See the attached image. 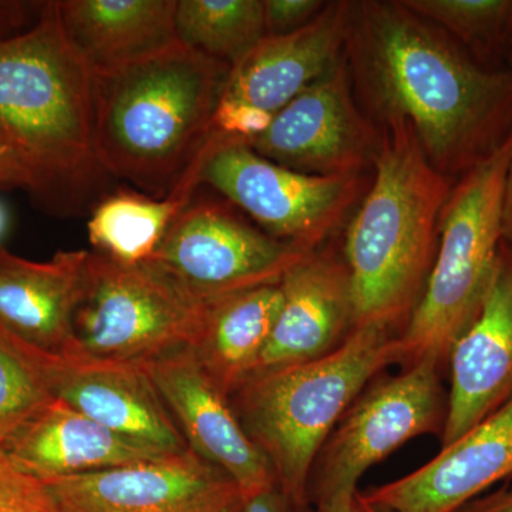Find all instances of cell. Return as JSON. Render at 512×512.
<instances>
[{
	"mask_svg": "<svg viewBox=\"0 0 512 512\" xmlns=\"http://www.w3.org/2000/svg\"><path fill=\"white\" fill-rule=\"evenodd\" d=\"M201 185H210L262 231L316 251L342 225L362 194L360 175L322 177L266 160L241 138L212 130Z\"/></svg>",
	"mask_w": 512,
	"mask_h": 512,
	"instance_id": "8",
	"label": "cell"
},
{
	"mask_svg": "<svg viewBox=\"0 0 512 512\" xmlns=\"http://www.w3.org/2000/svg\"><path fill=\"white\" fill-rule=\"evenodd\" d=\"M241 512H299L278 487L245 500Z\"/></svg>",
	"mask_w": 512,
	"mask_h": 512,
	"instance_id": "32",
	"label": "cell"
},
{
	"mask_svg": "<svg viewBox=\"0 0 512 512\" xmlns=\"http://www.w3.org/2000/svg\"><path fill=\"white\" fill-rule=\"evenodd\" d=\"M201 187L200 171L192 167L167 198L133 190L111 192L90 214V242L97 254L120 264H144Z\"/></svg>",
	"mask_w": 512,
	"mask_h": 512,
	"instance_id": "23",
	"label": "cell"
},
{
	"mask_svg": "<svg viewBox=\"0 0 512 512\" xmlns=\"http://www.w3.org/2000/svg\"><path fill=\"white\" fill-rule=\"evenodd\" d=\"M281 306L279 284L210 302L200 335L190 349L228 397L254 375Z\"/></svg>",
	"mask_w": 512,
	"mask_h": 512,
	"instance_id": "22",
	"label": "cell"
},
{
	"mask_svg": "<svg viewBox=\"0 0 512 512\" xmlns=\"http://www.w3.org/2000/svg\"><path fill=\"white\" fill-rule=\"evenodd\" d=\"M70 45L93 73L116 69L178 42L177 0H57Z\"/></svg>",
	"mask_w": 512,
	"mask_h": 512,
	"instance_id": "21",
	"label": "cell"
},
{
	"mask_svg": "<svg viewBox=\"0 0 512 512\" xmlns=\"http://www.w3.org/2000/svg\"><path fill=\"white\" fill-rule=\"evenodd\" d=\"M33 6L32 3L18 0H0V43L25 32L23 28Z\"/></svg>",
	"mask_w": 512,
	"mask_h": 512,
	"instance_id": "30",
	"label": "cell"
},
{
	"mask_svg": "<svg viewBox=\"0 0 512 512\" xmlns=\"http://www.w3.org/2000/svg\"><path fill=\"white\" fill-rule=\"evenodd\" d=\"M177 37L185 46L237 66L266 36L264 0H177Z\"/></svg>",
	"mask_w": 512,
	"mask_h": 512,
	"instance_id": "24",
	"label": "cell"
},
{
	"mask_svg": "<svg viewBox=\"0 0 512 512\" xmlns=\"http://www.w3.org/2000/svg\"><path fill=\"white\" fill-rule=\"evenodd\" d=\"M6 225V215L5 211L0 208V235H2L3 229H5Z\"/></svg>",
	"mask_w": 512,
	"mask_h": 512,
	"instance_id": "36",
	"label": "cell"
},
{
	"mask_svg": "<svg viewBox=\"0 0 512 512\" xmlns=\"http://www.w3.org/2000/svg\"><path fill=\"white\" fill-rule=\"evenodd\" d=\"M441 367L421 360L396 376L373 380L320 448L309 478V503L355 493L367 470L426 434H443L448 392Z\"/></svg>",
	"mask_w": 512,
	"mask_h": 512,
	"instance_id": "9",
	"label": "cell"
},
{
	"mask_svg": "<svg viewBox=\"0 0 512 512\" xmlns=\"http://www.w3.org/2000/svg\"><path fill=\"white\" fill-rule=\"evenodd\" d=\"M192 453L220 468L244 500L278 487L264 454L239 423L227 394L202 369L190 348L143 363Z\"/></svg>",
	"mask_w": 512,
	"mask_h": 512,
	"instance_id": "13",
	"label": "cell"
},
{
	"mask_svg": "<svg viewBox=\"0 0 512 512\" xmlns=\"http://www.w3.org/2000/svg\"><path fill=\"white\" fill-rule=\"evenodd\" d=\"M279 286L281 311L255 373L318 359L355 329L348 266L328 249L309 252Z\"/></svg>",
	"mask_w": 512,
	"mask_h": 512,
	"instance_id": "17",
	"label": "cell"
},
{
	"mask_svg": "<svg viewBox=\"0 0 512 512\" xmlns=\"http://www.w3.org/2000/svg\"><path fill=\"white\" fill-rule=\"evenodd\" d=\"M89 254L63 251L36 262L0 247V326L45 352L73 350Z\"/></svg>",
	"mask_w": 512,
	"mask_h": 512,
	"instance_id": "20",
	"label": "cell"
},
{
	"mask_svg": "<svg viewBox=\"0 0 512 512\" xmlns=\"http://www.w3.org/2000/svg\"><path fill=\"white\" fill-rule=\"evenodd\" d=\"M456 512H512V483L478 495Z\"/></svg>",
	"mask_w": 512,
	"mask_h": 512,
	"instance_id": "31",
	"label": "cell"
},
{
	"mask_svg": "<svg viewBox=\"0 0 512 512\" xmlns=\"http://www.w3.org/2000/svg\"><path fill=\"white\" fill-rule=\"evenodd\" d=\"M55 353L0 326V450L22 424L55 399Z\"/></svg>",
	"mask_w": 512,
	"mask_h": 512,
	"instance_id": "26",
	"label": "cell"
},
{
	"mask_svg": "<svg viewBox=\"0 0 512 512\" xmlns=\"http://www.w3.org/2000/svg\"><path fill=\"white\" fill-rule=\"evenodd\" d=\"M208 306L148 262L120 264L90 252L70 352L144 363L191 348Z\"/></svg>",
	"mask_w": 512,
	"mask_h": 512,
	"instance_id": "7",
	"label": "cell"
},
{
	"mask_svg": "<svg viewBox=\"0 0 512 512\" xmlns=\"http://www.w3.org/2000/svg\"><path fill=\"white\" fill-rule=\"evenodd\" d=\"M399 333L360 326L332 352L261 370L229 396L239 423L299 512L309 510V478L320 448L359 394L400 365Z\"/></svg>",
	"mask_w": 512,
	"mask_h": 512,
	"instance_id": "5",
	"label": "cell"
},
{
	"mask_svg": "<svg viewBox=\"0 0 512 512\" xmlns=\"http://www.w3.org/2000/svg\"><path fill=\"white\" fill-rule=\"evenodd\" d=\"M2 450L19 470L43 483L171 456L114 433L57 397L22 424Z\"/></svg>",
	"mask_w": 512,
	"mask_h": 512,
	"instance_id": "19",
	"label": "cell"
},
{
	"mask_svg": "<svg viewBox=\"0 0 512 512\" xmlns=\"http://www.w3.org/2000/svg\"><path fill=\"white\" fill-rule=\"evenodd\" d=\"M316 512H383L379 508L373 507L367 503L363 497L362 491L356 490L355 493L340 495L316 505Z\"/></svg>",
	"mask_w": 512,
	"mask_h": 512,
	"instance_id": "34",
	"label": "cell"
},
{
	"mask_svg": "<svg viewBox=\"0 0 512 512\" xmlns=\"http://www.w3.org/2000/svg\"><path fill=\"white\" fill-rule=\"evenodd\" d=\"M382 133L375 180L350 221L343 259L355 328L397 333L426 289L454 181L431 165L409 124H389Z\"/></svg>",
	"mask_w": 512,
	"mask_h": 512,
	"instance_id": "4",
	"label": "cell"
},
{
	"mask_svg": "<svg viewBox=\"0 0 512 512\" xmlns=\"http://www.w3.org/2000/svg\"><path fill=\"white\" fill-rule=\"evenodd\" d=\"M266 35L281 36L308 25L322 12L323 0H264Z\"/></svg>",
	"mask_w": 512,
	"mask_h": 512,
	"instance_id": "29",
	"label": "cell"
},
{
	"mask_svg": "<svg viewBox=\"0 0 512 512\" xmlns=\"http://www.w3.org/2000/svg\"><path fill=\"white\" fill-rule=\"evenodd\" d=\"M308 254L266 234L225 198L194 195L147 262L200 301L214 302L281 284Z\"/></svg>",
	"mask_w": 512,
	"mask_h": 512,
	"instance_id": "10",
	"label": "cell"
},
{
	"mask_svg": "<svg viewBox=\"0 0 512 512\" xmlns=\"http://www.w3.org/2000/svg\"><path fill=\"white\" fill-rule=\"evenodd\" d=\"M512 136L457 180L440 217L436 261L419 305L399 333L400 365L443 369L483 308L504 242L505 177Z\"/></svg>",
	"mask_w": 512,
	"mask_h": 512,
	"instance_id": "6",
	"label": "cell"
},
{
	"mask_svg": "<svg viewBox=\"0 0 512 512\" xmlns=\"http://www.w3.org/2000/svg\"><path fill=\"white\" fill-rule=\"evenodd\" d=\"M93 86L56 2H43L32 28L0 43V141L33 202L55 217L92 214L116 191L97 150Z\"/></svg>",
	"mask_w": 512,
	"mask_h": 512,
	"instance_id": "2",
	"label": "cell"
},
{
	"mask_svg": "<svg viewBox=\"0 0 512 512\" xmlns=\"http://www.w3.org/2000/svg\"><path fill=\"white\" fill-rule=\"evenodd\" d=\"M488 69L512 66V0H402Z\"/></svg>",
	"mask_w": 512,
	"mask_h": 512,
	"instance_id": "25",
	"label": "cell"
},
{
	"mask_svg": "<svg viewBox=\"0 0 512 512\" xmlns=\"http://www.w3.org/2000/svg\"><path fill=\"white\" fill-rule=\"evenodd\" d=\"M0 512H62L43 481L19 470L0 450Z\"/></svg>",
	"mask_w": 512,
	"mask_h": 512,
	"instance_id": "27",
	"label": "cell"
},
{
	"mask_svg": "<svg viewBox=\"0 0 512 512\" xmlns=\"http://www.w3.org/2000/svg\"><path fill=\"white\" fill-rule=\"evenodd\" d=\"M55 396L114 433L167 454L190 450L143 363L56 355Z\"/></svg>",
	"mask_w": 512,
	"mask_h": 512,
	"instance_id": "16",
	"label": "cell"
},
{
	"mask_svg": "<svg viewBox=\"0 0 512 512\" xmlns=\"http://www.w3.org/2000/svg\"><path fill=\"white\" fill-rule=\"evenodd\" d=\"M231 66L178 42L93 73L101 161L116 181L167 198L200 160Z\"/></svg>",
	"mask_w": 512,
	"mask_h": 512,
	"instance_id": "3",
	"label": "cell"
},
{
	"mask_svg": "<svg viewBox=\"0 0 512 512\" xmlns=\"http://www.w3.org/2000/svg\"><path fill=\"white\" fill-rule=\"evenodd\" d=\"M447 419L441 447L512 399V245L503 242L477 319L448 359Z\"/></svg>",
	"mask_w": 512,
	"mask_h": 512,
	"instance_id": "15",
	"label": "cell"
},
{
	"mask_svg": "<svg viewBox=\"0 0 512 512\" xmlns=\"http://www.w3.org/2000/svg\"><path fill=\"white\" fill-rule=\"evenodd\" d=\"M272 120H274V114L269 111L222 97L215 110L212 130L222 136L249 141L262 136L271 126Z\"/></svg>",
	"mask_w": 512,
	"mask_h": 512,
	"instance_id": "28",
	"label": "cell"
},
{
	"mask_svg": "<svg viewBox=\"0 0 512 512\" xmlns=\"http://www.w3.org/2000/svg\"><path fill=\"white\" fill-rule=\"evenodd\" d=\"M512 478V399L402 478L363 493L383 512H456Z\"/></svg>",
	"mask_w": 512,
	"mask_h": 512,
	"instance_id": "14",
	"label": "cell"
},
{
	"mask_svg": "<svg viewBox=\"0 0 512 512\" xmlns=\"http://www.w3.org/2000/svg\"><path fill=\"white\" fill-rule=\"evenodd\" d=\"M350 0L326 2L308 25L281 36H266L232 67L225 99L275 114L298 94L335 69L345 57Z\"/></svg>",
	"mask_w": 512,
	"mask_h": 512,
	"instance_id": "18",
	"label": "cell"
},
{
	"mask_svg": "<svg viewBox=\"0 0 512 512\" xmlns=\"http://www.w3.org/2000/svg\"><path fill=\"white\" fill-rule=\"evenodd\" d=\"M12 188L28 191V178L12 153L0 141V190Z\"/></svg>",
	"mask_w": 512,
	"mask_h": 512,
	"instance_id": "33",
	"label": "cell"
},
{
	"mask_svg": "<svg viewBox=\"0 0 512 512\" xmlns=\"http://www.w3.org/2000/svg\"><path fill=\"white\" fill-rule=\"evenodd\" d=\"M503 228L504 242L512 245V150L507 177H505Z\"/></svg>",
	"mask_w": 512,
	"mask_h": 512,
	"instance_id": "35",
	"label": "cell"
},
{
	"mask_svg": "<svg viewBox=\"0 0 512 512\" xmlns=\"http://www.w3.org/2000/svg\"><path fill=\"white\" fill-rule=\"evenodd\" d=\"M382 130L357 103L342 62L274 114L262 136L245 141L266 160L298 173L360 175L375 163Z\"/></svg>",
	"mask_w": 512,
	"mask_h": 512,
	"instance_id": "11",
	"label": "cell"
},
{
	"mask_svg": "<svg viewBox=\"0 0 512 512\" xmlns=\"http://www.w3.org/2000/svg\"><path fill=\"white\" fill-rule=\"evenodd\" d=\"M62 512H241L244 495L191 450L45 481Z\"/></svg>",
	"mask_w": 512,
	"mask_h": 512,
	"instance_id": "12",
	"label": "cell"
},
{
	"mask_svg": "<svg viewBox=\"0 0 512 512\" xmlns=\"http://www.w3.org/2000/svg\"><path fill=\"white\" fill-rule=\"evenodd\" d=\"M345 59L366 116L409 124L454 183L512 136V66L488 69L402 0H350Z\"/></svg>",
	"mask_w": 512,
	"mask_h": 512,
	"instance_id": "1",
	"label": "cell"
}]
</instances>
